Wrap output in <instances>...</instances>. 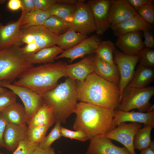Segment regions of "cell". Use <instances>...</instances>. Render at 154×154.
Returning a JSON list of instances; mask_svg holds the SVG:
<instances>
[{"label": "cell", "instance_id": "1", "mask_svg": "<svg viewBox=\"0 0 154 154\" xmlns=\"http://www.w3.org/2000/svg\"><path fill=\"white\" fill-rule=\"evenodd\" d=\"M78 100L103 108L116 110L122 99L119 86L94 72L76 83Z\"/></svg>", "mask_w": 154, "mask_h": 154}, {"label": "cell", "instance_id": "2", "mask_svg": "<svg viewBox=\"0 0 154 154\" xmlns=\"http://www.w3.org/2000/svg\"><path fill=\"white\" fill-rule=\"evenodd\" d=\"M116 110L103 108L88 103H77L74 113L76 115L73 128L82 131L89 139L107 133L115 127Z\"/></svg>", "mask_w": 154, "mask_h": 154}, {"label": "cell", "instance_id": "3", "mask_svg": "<svg viewBox=\"0 0 154 154\" xmlns=\"http://www.w3.org/2000/svg\"><path fill=\"white\" fill-rule=\"evenodd\" d=\"M67 64L60 61L33 66L21 74L13 84L42 95L55 88L60 79L66 77L65 68Z\"/></svg>", "mask_w": 154, "mask_h": 154}, {"label": "cell", "instance_id": "4", "mask_svg": "<svg viewBox=\"0 0 154 154\" xmlns=\"http://www.w3.org/2000/svg\"><path fill=\"white\" fill-rule=\"evenodd\" d=\"M76 80L70 78L53 89L42 95V103L52 107L56 121L65 123L68 118L74 113L78 100Z\"/></svg>", "mask_w": 154, "mask_h": 154}, {"label": "cell", "instance_id": "5", "mask_svg": "<svg viewBox=\"0 0 154 154\" xmlns=\"http://www.w3.org/2000/svg\"><path fill=\"white\" fill-rule=\"evenodd\" d=\"M33 66L28 62L20 46L14 45L0 50V81L11 83Z\"/></svg>", "mask_w": 154, "mask_h": 154}, {"label": "cell", "instance_id": "6", "mask_svg": "<svg viewBox=\"0 0 154 154\" xmlns=\"http://www.w3.org/2000/svg\"><path fill=\"white\" fill-rule=\"evenodd\" d=\"M154 94V86L137 88L128 85L123 92L118 110L128 112L136 109L140 112H147L152 105L149 101Z\"/></svg>", "mask_w": 154, "mask_h": 154}, {"label": "cell", "instance_id": "7", "mask_svg": "<svg viewBox=\"0 0 154 154\" xmlns=\"http://www.w3.org/2000/svg\"><path fill=\"white\" fill-rule=\"evenodd\" d=\"M114 61L118 68L120 75L119 84L122 97L125 88L132 79L135 73V66L139 61L138 55H129L116 49L114 52Z\"/></svg>", "mask_w": 154, "mask_h": 154}, {"label": "cell", "instance_id": "8", "mask_svg": "<svg viewBox=\"0 0 154 154\" xmlns=\"http://www.w3.org/2000/svg\"><path fill=\"white\" fill-rule=\"evenodd\" d=\"M0 86L9 89L20 98L25 109L27 121L33 116L42 103V95L27 88L14 85L6 81H0Z\"/></svg>", "mask_w": 154, "mask_h": 154}, {"label": "cell", "instance_id": "9", "mask_svg": "<svg viewBox=\"0 0 154 154\" xmlns=\"http://www.w3.org/2000/svg\"><path fill=\"white\" fill-rule=\"evenodd\" d=\"M70 27L77 32L87 35L95 31V25L92 11L85 0H78Z\"/></svg>", "mask_w": 154, "mask_h": 154}, {"label": "cell", "instance_id": "10", "mask_svg": "<svg viewBox=\"0 0 154 154\" xmlns=\"http://www.w3.org/2000/svg\"><path fill=\"white\" fill-rule=\"evenodd\" d=\"M141 123H121L109 132L102 135L103 137L117 141L122 144L130 154H136L133 147V140L136 133L141 128Z\"/></svg>", "mask_w": 154, "mask_h": 154}, {"label": "cell", "instance_id": "11", "mask_svg": "<svg viewBox=\"0 0 154 154\" xmlns=\"http://www.w3.org/2000/svg\"><path fill=\"white\" fill-rule=\"evenodd\" d=\"M111 0H90L86 1L92 11L96 35H103L110 28L108 12Z\"/></svg>", "mask_w": 154, "mask_h": 154}, {"label": "cell", "instance_id": "12", "mask_svg": "<svg viewBox=\"0 0 154 154\" xmlns=\"http://www.w3.org/2000/svg\"><path fill=\"white\" fill-rule=\"evenodd\" d=\"M100 37L96 34L87 37L71 48L63 50L56 59L66 58L68 59L71 63L79 58L95 54L101 42Z\"/></svg>", "mask_w": 154, "mask_h": 154}, {"label": "cell", "instance_id": "13", "mask_svg": "<svg viewBox=\"0 0 154 154\" xmlns=\"http://www.w3.org/2000/svg\"><path fill=\"white\" fill-rule=\"evenodd\" d=\"M26 14L22 11L19 19L17 21L3 25L0 23V50L13 46H20L22 31L20 25L22 19Z\"/></svg>", "mask_w": 154, "mask_h": 154}, {"label": "cell", "instance_id": "14", "mask_svg": "<svg viewBox=\"0 0 154 154\" xmlns=\"http://www.w3.org/2000/svg\"><path fill=\"white\" fill-rule=\"evenodd\" d=\"M90 139L85 154H130L125 147H120L115 145L109 138L96 136Z\"/></svg>", "mask_w": 154, "mask_h": 154}, {"label": "cell", "instance_id": "15", "mask_svg": "<svg viewBox=\"0 0 154 154\" xmlns=\"http://www.w3.org/2000/svg\"><path fill=\"white\" fill-rule=\"evenodd\" d=\"M137 14L127 0H111L108 15L111 25H116Z\"/></svg>", "mask_w": 154, "mask_h": 154}, {"label": "cell", "instance_id": "16", "mask_svg": "<svg viewBox=\"0 0 154 154\" xmlns=\"http://www.w3.org/2000/svg\"><path fill=\"white\" fill-rule=\"evenodd\" d=\"M117 37L115 45L126 54L138 55L144 47L141 31L128 33Z\"/></svg>", "mask_w": 154, "mask_h": 154}, {"label": "cell", "instance_id": "17", "mask_svg": "<svg viewBox=\"0 0 154 154\" xmlns=\"http://www.w3.org/2000/svg\"><path fill=\"white\" fill-rule=\"evenodd\" d=\"M28 128L26 123L17 125L7 123L3 135L4 148L14 152L25 139Z\"/></svg>", "mask_w": 154, "mask_h": 154}, {"label": "cell", "instance_id": "18", "mask_svg": "<svg viewBox=\"0 0 154 154\" xmlns=\"http://www.w3.org/2000/svg\"><path fill=\"white\" fill-rule=\"evenodd\" d=\"M93 54L85 57L80 61L65 66L66 77L82 82L93 72Z\"/></svg>", "mask_w": 154, "mask_h": 154}, {"label": "cell", "instance_id": "19", "mask_svg": "<svg viewBox=\"0 0 154 154\" xmlns=\"http://www.w3.org/2000/svg\"><path fill=\"white\" fill-rule=\"evenodd\" d=\"M24 29L33 35L34 42L39 51L57 44L59 35L52 32L43 25L33 26Z\"/></svg>", "mask_w": 154, "mask_h": 154}, {"label": "cell", "instance_id": "20", "mask_svg": "<svg viewBox=\"0 0 154 154\" xmlns=\"http://www.w3.org/2000/svg\"><path fill=\"white\" fill-rule=\"evenodd\" d=\"M93 72L105 80L119 86L120 75L117 65L105 62L93 55Z\"/></svg>", "mask_w": 154, "mask_h": 154}, {"label": "cell", "instance_id": "21", "mask_svg": "<svg viewBox=\"0 0 154 154\" xmlns=\"http://www.w3.org/2000/svg\"><path fill=\"white\" fill-rule=\"evenodd\" d=\"M114 121L115 127L119 123L126 121L143 123L144 125L154 124V111L143 113L116 110Z\"/></svg>", "mask_w": 154, "mask_h": 154}, {"label": "cell", "instance_id": "22", "mask_svg": "<svg viewBox=\"0 0 154 154\" xmlns=\"http://www.w3.org/2000/svg\"><path fill=\"white\" fill-rule=\"evenodd\" d=\"M147 23L137 14L133 17L116 25H111L110 28L114 35L118 37L131 32L141 31Z\"/></svg>", "mask_w": 154, "mask_h": 154}, {"label": "cell", "instance_id": "23", "mask_svg": "<svg viewBox=\"0 0 154 154\" xmlns=\"http://www.w3.org/2000/svg\"><path fill=\"white\" fill-rule=\"evenodd\" d=\"M1 113L8 123L20 125L26 123L27 122L24 106L16 101L10 105Z\"/></svg>", "mask_w": 154, "mask_h": 154}, {"label": "cell", "instance_id": "24", "mask_svg": "<svg viewBox=\"0 0 154 154\" xmlns=\"http://www.w3.org/2000/svg\"><path fill=\"white\" fill-rule=\"evenodd\" d=\"M56 121L52 107H49L42 103L33 116L27 122L26 124L28 127L45 125L50 127Z\"/></svg>", "mask_w": 154, "mask_h": 154}, {"label": "cell", "instance_id": "25", "mask_svg": "<svg viewBox=\"0 0 154 154\" xmlns=\"http://www.w3.org/2000/svg\"><path fill=\"white\" fill-rule=\"evenodd\" d=\"M63 50L56 45L41 49L36 53L26 57L28 62L33 65L53 62Z\"/></svg>", "mask_w": 154, "mask_h": 154}, {"label": "cell", "instance_id": "26", "mask_svg": "<svg viewBox=\"0 0 154 154\" xmlns=\"http://www.w3.org/2000/svg\"><path fill=\"white\" fill-rule=\"evenodd\" d=\"M153 68L139 64L135 71L133 77L128 85L137 88L148 87L153 80Z\"/></svg>", "mask_w": 154, "mask_h": 154}, {"label": "cell", "instance_id": "27", "mask_svg": "<svg viewBox=\"0 0 154 154\" xmlns=\"http://www.w3.org/2000/svg\"><path fill=\"white\" fill-rule=\"evenodd\" d=\"M88 37L87 35L77 32L70 27L59 35L57 44L63 50H66L74 47Z\"/></svg>", "mask_w": 154, "mask_h": 154}, {"label": "cell", "instance_id": "28", "mask_svg": "<svg viewBox=\"0 0 154 154\" xmlns=\"http://www.w3.org/2000/svg\"><path fill=\"white\" fill-rule=\"evenodd\" d=\"M51 15L48 11H43L35 9L23 16L20 25V29H24L31 27L42 25Z\"/></svg>", "mask_w": 154, "mask_h": 154}, {"label": "cell", "instance_id": "29", "mask_svg": "<svg viewBox=\"0 0 154 154\" xmlns=\"http://www.w3.org/2000/svg\"><path fill=\"white\" fill-rule=\"evenodd\" d=\"M154 127V124L144 125L139 129L134 136L133 147L135 149L142 151L150 147L153 142L151 139V133Z\"/></svg>", "mask_w": 154, "mask_h": 154}, {"label": "cell", "instance_id": "30", "mask_svg": "<svg viewBox=\"0 0 154 154\" xmlns=\"http://www.w3.org/2000/svg\"><path fill=\"white\" fill-rule=\"evenodd\" d=\"M76 5L58 3L52 6L49 11L51 15L56 16L70 23L75 10Z\"/></svg>", "mask_w": 154, "mask_h": 154}, {"label": "cell", "instance_id": "31", "mask_svg": "<svg viewBox=\"0 0 154 154\" xmlns=\"http://www.w3.org/2000/svg\"><path fill=\"white\" fill-rule=\"evenodd\" d=\"M42 25L58 35L60 33L66 32L70 28L69 22L54 15H51Z\"/></svg>", "mask_w": 154, "mask_h": 154}, {"label": "cell", "instance_id": "32", "mask_svg": "<svg viewBox=\"0 0 154 154\" xmlns=\"http://www.w3.org/2000/svg\"><path fill=\"white\" fill-rule=\"evenodd\" d=\"M115 48V45L110 40L101 41L95 54L103 61L114 64V52Z\"/></svg>", "mask_w": 154, "mask_h": 154}, {"label": "cell", "instance_id": "33", "mask_svg": "<svg viewBox=\"0 0 154 154\" xmlns=\"http://www.w3.org/2000/svg\"><path fill=\"white\" fill-rule=\"evenodd\" d=\"M50 127L47 125L28 127L25 139L30 143L38 144L45 137Z\"/></svg>", "mask_w": 154, "mask_h": 154}, {"label": "cell", "instance_id": "34", "mask_svg": "<svg viewBox=\"0 0 154 154\" xmlns=\"http://www.w3.org/2000/svg\"><path fill=\"white\" fill-rule=\"evenodd\" d=\"M61 123L60 121H56L50 133L38 144V146L43 148L50 147L55 141L61 137L62 136L60 130Z\"/></svg>", "mask_w": 154, "mask_h": 154}, {"label": "cell", "instance_id": "35", "mask_svg": "<svg viewBox=\"0 0 154 154\" xmlns=\"http://www.w3.org/2000/svg\"><path fill=\"white\" fill-rule=\"evenodd\" d=\"M137 14L147 23L154 24V1L147 4L136 11Z\"/></svg>", "mask_w": 154, "mask_h": 154}, {"label": "cell", "instance_id": "36", "mask_svg": "<svg viewBox=\"0 0 154 154\" xmlns=\"http://www.w3.org/2000/svg\"><path fill=\"white\" fill-rule=\"evenodd\" d=\"M139 64L146 67H154V50L144 47L138 55Z\"/></svg>", "mask_w": 154, "mask_h": 154}, {"label": "cell", "instance_id": "37", "mask_svg": "<svg viewBox=\"0 0 154 154\" xmlns=\"http://www.w3.org/2000/svg\"><path fill=\"white\" fill-rule=\"evenodd\" d=\"M60 130L62 136L83 141L89 139L86 134L82 131H72L62 126L61 127Z\"/></svg>", "mask_w": 154, "mask_h": 154}, {"label": "cell", "instance_id": "38", "mask_svg": "<svg viewBox=\"0 0 154 154\" xmlns=\"http://www.w3.org/2000/svg\"><path fill=\"white\" fill-rule=\"evenodd\" d=\"M17 96L12 91L7 90L0 94V112L13 103L16 102Z\"/></svg>", "mask_w": 154, "mask_h": 154}, {"label": "cell", "instance_id": "39", "mask_svg": "<svg viewBox=\"0 0 154 154\" xmlns=\"http://www.w3.org/2000/svg\"><path fill=\"white\" fill-rule=\"evenodd\" d=\"M153 29V26L147 23L141 31L144 38L143 43L145 47L149 48H153L154 47Z\"/></svg>", "mask_w": 154, "mask_h": 154}, {"label": "cell", "instance_id": "40", "mask_svg": "<svg viewBox=\"0 0 154 154\" xmlns=\"http://www.w3.org/2000/svg\"><path fill=\"white\" fill-rule=\"evenodd\" d=\"M38 144L32 143L25 139L19 143L13 154H32Z\"/></svg>", "mask_w": 154, "mask_h": 154}, {"label": "cell", "instance_id": "41", "mask_svg": "<svg viewBox=\"0 0 154 154\" xmlns=\"http://www.w3.org/2000/svg\"><path fill=\"white\" fill-rule=\"evenodd\" d=\"M35 9L43 11H48L54 5L61 3V0H33Z\"/></svg>", "mask_w": 154, "mask_h": 154}, {"label": "cell", "instance_id": "42", "mask_svg": "<svg viewBox=\"0 0 154 154\" xmlns=\"http://www.w3.org/2000/svg\"><path fill=\"white\" fill-rule=\"evenodd\" d=\"M21 1L22 11L26 13L31 12L35 9L33 0H21Z\"/></svg>", "mask_w": 154, "mask_h": 154}, {"label": "cell", "instance_id": "43", "mask_svg": "<svg viewBox=\"0 0 154 154\" xmlns=\"http://www.w3.org/2000/svg\"><path fill=\"white\" fill-rule=\"evenodd\" d=\"M136 11L143 6L154 1L153 0H127Z\"/></svg>", "mask_w": 154, "mask_h": 154}, {"label": "cell", "instance_id": "44", "mask_svg": "<svg viewBox=\"0 0 154 154\" xmlns=\"http://www.w3.org/2000/svg\"><path fill=\"white\" fill-rule=\"evenodd\" d=\"M7 123L3 117L0 112V149L4 147L3 140V135L5 127Z\"/></svg>", "mask_w": 154, "mask_h": 154}, {"label": "cell", "instance_id": "45", "mask_svg": "<svg viewBox=\"0 0 154 154\" xmlns=\"http://www.w3.org/2000/svg\"><path fill=\"white\" fill-rule=\"evenodd\" d=\"M7 7L9 10L15 11L22 9L21 0H9L7 4Z\"/></svg>", "mask_w": 154, "mask_h": 154}, {"label": "cell", "instance_id": "46", "mask_svg": "<svg viewBox=\"0 0 154 154\" xmlns=\"http://www.w3.org/2000/svg\"><path fill=\"white\" fill-rule=\"evenodd\" d=\"M32 154H55V153L54 149L51 147L43 148L38 146Z\"/></svg>", "mask_w": 154, "mask_h": 154}, {"label": "cell", "instance_id": "47", "mask_svg": "<svg viewBox=\"0 0 154 154\" xmlns=\"http://www.w3.org/2000/svg\"><path fill=\"white\" fill-rule=\"evenodd\" d=\"M138 154H154V141L149 147L141 151Z\"/></svg>", "mask_w": 154, "mask_h": 154}, {"label": "cell", "instance_id": "48", "mask_svg": "<svg viewBox=\"0 0 154 154\" xmlns=\"http://www.w3.org/2000/svg\"><path fill=\"white\" fill-rule=\"evenodd\" d=\"M7 90V89L6 88L0 86V94L4 92Z\"/></svg>", "mask_w": 154, "mask_h": 154}, {"label": "cell", "instance_id": "49", "mask_svg": "<svg viewBox=\"0 0 154 154\" xmlns=\"http://www.w3.org/2000/svg\"><path fill=\"white\" fill-rule=\"evenodd\" d=\"M154 105H152L151 107L149 108L148 110L146 112H150L153 111H154Z\"/></svg>", "mask_w": 154, "mask_h": 154}, {"label": "cell", "instance_id": "50", "mask_svg": "<svg viewBox=\"0 0 154 154\" xmlns=\"http://www.w3.org/2000/svg\"><path fill=\"white\" fill-rule=\"evenodd\" d=\"M6 1V0H0V8L1 5L4 4Z\"/></svg>", "mask_w": 154, "mask_h": 154}, {"label": "cell", "instance_id": "51", "mask_svg": "<svg viewBox=\"0 0 154 154\" xmlns=\"http://www.w3.org/2000/svg\"><path fill=\"white\" fill-rule=\"evenodd\" d=\"M0 154H4V153L2 152H0Z\"/></svg>", "mask_w": 154, "mask_h": 154}, {"label": "cell", "instance_id": "52", "mask_svg": "<svg viewBox=\"0 0 154 154\" xmlns=\"http://www.w3.org/2000/svg\"><path fill=\"white\" fill-rule=\"evenodd\" d=\"M1 15H0V19L1 18Z\"/></svg>", "mask_w": 154, "mask_h": 154}]
</instances>
